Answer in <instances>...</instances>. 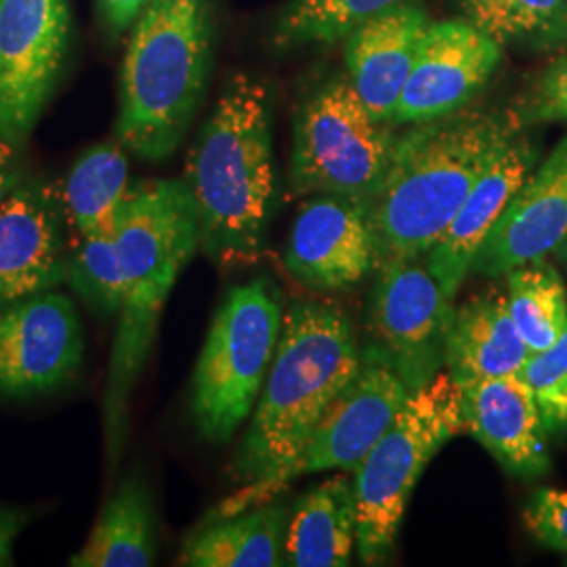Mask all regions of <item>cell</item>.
I'll use <instances>...</instances> for the list:
<instances>
[{
	"label": "cell",
	"instance_id": "cell-1",
	"mask_svg": "<svg viewBox=\"0 0 567 567\" xmlns=\"http://www.w3.org/2000/svg\"><path fill=\"white\" fill-rule=\"evenodd\" d=\"M198 248V210L187 183L154 179L131 187L114 231L81 240L70 257V286L95 311L118 318L103 400L112 463L121 458L128 402L150 358L164 305Z\"/></svg>",
	"mask_w": 567,
	"mask_h": 567
},
{
	"label": "cell",
	"instance_id": "cell-2",
	"mask_svg": "<svg viewBox=\"0 0 567 567\" xmlns=\"http://www.w3.org/2000/svg\"><path fill=\"white\" fill-rule=\"evenodd\" d=\"M362 351L343 309L297 301L282 332L250 426L234 458L243 489L213 519L259 507L295 480V468L328 404L360 370Z\"/></svg>",
	"mask_w": 567,
	"mask_h": 567
},
{
	"label": "cell",
	"instance_id": "cell-3",
	"mask_svg": "<svg viewBox=\"0 0 567 567\" xmlns=\"http://www.w3.org/2000/svg\"><path fill=\"white\" fill-rule=\"evenodd\" d=\"M200 248L224 271L259 264L276 206L271 102L264 82L236 74L189 152Z\"/></svg>",
	"mask_w": 567,
	"mask_h": 567
},
{
	"label": "cell",
	"instance_id": "cell-4",
	"mask_svg": "<svg viewBox=\"0 0 567 567\" xmlns=\"http://www.w3.org/2000/svg\"><path fill=\"white\" fill-rule=\"evenodd\" d=\"M519 118L461 110L419 122L395 142L385 179L370 203L374 271L426 255L465 203Z\"/></svg>",
	"mask_w": 567,
	"mask_h": 567
},
{
	"label": "cell",
	"instance_id": "cell-5",
	"mask_svg": "<svg viewBox=\"0 0 567 567\" xmlns=\"http://www.w3.org/2000/svg\"><path fill=\"white\" fill-rule=\"evenodd\" d=\"M208 0H147L126 44L118 142L161 163L177 152L206 93L210 72Z\"/></svg>",
	"mask_w": 567,
	"mask_h": 567
},
{
	"label": "cell",
	"instance_id": "cell-6",
	"mask_svg": "<svg viewBox=\"0 0 567 567\" xmlns=\"http://www.w3.org/2000/svg\"><path fill=\"white\" fill-rule=\"evenodd\" d=\"M463 431V393L450 374L440 372L410 393L385 435L353 471L358 557L364 566L391 561L421 475L431 458Z\"/></svg>",
	"mask_w": 567,
	"mask_h": 567
},
{
	"label": "cell",
	"instance_id": "cell-7",
	"mask_svg": "<svg viewBox=\"0 0 567 567\" xmlns=\"http://www.w3.org/2000/svg\"><path fill=\"white\" fill-rule=\"evenodd\" d=\"M282 318L267 278L234 286L225 297L192 383V414L206 442L224 446L252 416L278 349Z\"/></svg>",
	"mask_w": 567,
	"mask_h": 567
},
{
	"label": "cell",
	"instance_id": "cell-8",
	"mask_svg": "<svg viewBox=\"0 0 567 567\" xmlns=\"http://www.w3.org/2000/svg\"><path fill=\"white\" fill-rule=\"evenodd\" d=\"M395 137L365 110L349 79L328 82L295 122L292 185L301 196H343L370 206Z\"/></svg>",
	"mask_w": 567,
	"mask_h": 567
},
{
	"label": "cell",
	"instance_id": "cell-9",
	"mask_svg": "<svg viewBox=\"0 0 567 567\" xmlns=\"http://www.w3.org/2000/svg\"><path fill=\"white\" fill-rule=\"evenodd\" d=\"M68 0H0V137L30 140L70 44Z\"/></svg>",
	"mask_w": 567,
	"mask_h": 567
},
{
	"label": "cell",
	"instance_id": "cell-10",
	"mask_svg": "<svg viewBox=\"0 0 567 567\" xmlns=\"http://www.w3.org/2000/svg\"><path fill=\"white\" fill-rule=\"evenodd\" d=\"M370 299V332L408 391L433 381L446 365L454 305L419 259L385 265Z\"/></svg>",
	"mask_w": 567,
	"mask_h": 567
},
{
	"label": "cell",
	"instance_id": "cell-11",
	"mask_svg": "<svg viewBox=\"0 0 567 567\" xmlns=\"http://www.w3.org/2000/svg\"><path fill=\"white\" fill-rule=\"evenodd\" d=\"M84 332L58 290L0 309V398H32L68 383L82 364Z\"/></svg>",
	"mask_w": 567,
	"mask_h": 567
},
{
	"label": "cell",
	"instance_id": "cell-12",
	"mask_svg": "<svg viewBox=\"0 0 567 567\" xmlns=\"http://www.w3.org/2000/svg\"><path fill=\"white\" fill-rule=\"evenodd\" d=\"M410 391L377 344L362 351L355 377L328 404L313 429L295 480L320 471H355L385 435Z\"/></svg>",
	"mask_w": 567,
	"mask_h": 567
},
{
	"label": "cell",
	"instance_id": "cell-13",
	"mask_svg": "<svg viewBox=\"0 0 567 567\" xmlns=\"http://www.w3.org/2000/svg\"><path fill=\"white\" fill-rule=\"evenodd\" d=\"M498 61L501 44L473 23H429L391 122L419 124L465 110Z\"/></svg>",
	"mask_w": 567,
	"mask_h": 567
},
{
	"label": "cell",
	"instance_id": "cell-14",
	"mask_svg": "<svg viewBox=\"0 0 567 567\" xmlns=\"http://www.w3.org/2000/svg\"><path fill=\"white\" fill-rule=\"evenodd\" d=\"M53 187L21 182L0 208V309L68 282L70 252Z\"/></svg>",
	"mask_w": 567,
	"mask_h": 567
},
{
	"label": "cell",
	"instance_id": "cell-15",
	"mask_svg": "<svg viewBox=\"0 0 567 567\" xmlns=\"http://www.w3.org/2000/svg\"><path fill=\"white\" fill-rule=\"evenodd\" d=\"M284 264L316 290H347L374 271L370 206L343 196H316L295 219Z\"/></svg>",
	"mask_w": 567,
	"mask_h": 567
},
{
	"label": "cell",
	"instance_id": "cell-16",
	"mask_svg": "<svg viewBox=\"0 0 567 567\" xmlns=\"http://www.w3.org/2000/svg\"><path fill=\"white\" fill-rule=\"evenodd\" d=\"M534 163V143L526 135H513L471 187L446 231L426 252L429 271L452 301L471 274L473 261L489 231L532 175Z\"/></svg>",
	"mask_w": 567,
	"mask_h": 567
},
{
	"label": "cell",
	"instance_id": "cell-17",
	"mask_svg": "<svg viewBox=\"0 0 567 567\" xmlns=\"http://www.w3.org/2000/svg\"><path fill=\"white\" fill-rule=\"evenodd\" d=\"M567 229V135L527 177L480 248L471 271L498 278L517 265L545 259Z\"/></svg>",
	"mask_w": 567,
	"mask_h": 567
},
{
	"label": "cell",
	"instance_id": "cell-18",
	"mask_svg": "<svg viewBox=\"0 0 567 567\" xmlns=\"http://www.w3.org/2000/svg\"><path fill=\"white\" fill-rule=\"evenodd\" d=\"M458 386L466 433L486 447L498 465L524 480L548 473L547 429L522 372Z\"/></svg>",
	"mask_w": 567,
	"mask_h": 567
},
{
	"label": "cell",
	"instance_id": "cell-19",
	"mask_svg": "<svg viewBox=\"0 0 567 567\" xmlns=\"http://www.w3.org/2000/svg\"><path fill=\"white\" fill-rule=\"evenodd\" d=\"M426 28L429 20L421 7L402 4L365 21L347 37L344 60L349 82L372 118H393Z\"/></svg>",
	"mask_w": 567,
	"mask_h": 567
},
{
	"label": "cell",
	"instance_id": "cell-20",
	"mask_svg": "<svg viewBox=\"0 0 567 567\" xmlns=\"http://www.w3.org/2000/svg\"><path fill=\"white\" fill-rule=\"evenodd\" d=\"M529 355L508 311L507 295L498 288L466 299L458 309L454 307L446 368L458 385L519 374Z\"/></svg>",
	"mask_w": 567,
	"mask_h": 567
},
{
	"label": "cell",
	"instance_id": "cell-21",
	"mask_svg": "<svg viewBox=\"0 0 567 567\" xmlns=\"http://www.w3.org/2000/svg\"><path fill=\"white\" fill-rule=\"evenodd\" d=\"M358 548V508L353 482L328 477L303 494L288 513L284 566L344 567Z\"/></svg>",
	"mask_w": 567,
	"mask_h": 567
},
{
	"label": "cell",
	"instance_id": "cell-22",
	"mask_svg": "<svg viewBox=\"0 0 567 567\" xmlns=\"http://www.w3.org/2000/svg\"><path fill=\"white\" fill-rule=\"evenodd\" d=\"M288 511L278 505L246 508L200 527L182 550L189 567L284 566Z\"/></svg>",
	"mask_w": 567,
	"mask_h": 567
},
{
	"label": "cell",
	"instance_id": "cell-23",
	"mask_svg": "<svg viewBox=\"0 0 567 567\" xmlns=\"http://www.w3.org/2000/svg\"><path fill=\"white\" fill-rule=\"evenodd\" d=\"M156 511L140 475L122 480L72 567H147L156 559Z\"/></svg>",
	"mask_w": 567,
	"mask_h": 567
},
{
	"label": "cell",
	"instance_id": "cell-24",
	"mask_svg": "<svg viewBox=\"0 0 567 567\" xmlns=\"http://www.w3.org/2000/svg\"><path fill=\"white\" fill-rule=\"evenodd\" d=\"M128 192V161L121 142L95 145L74 164L63 210L79 243L114 231Z\"/></svg>",
	"mask_w": 567,
	"mask_h": 567
},
{
	"label": "cell",
	"instance_id": "cell-25",
	"mask_svg": "<svg viewBox=\"0 0 567 567\" xmlns=\"http://www.w3.org/2000/svg\"><path fill=\"white\" fill-rule=\"evenodd\" d=\"M507 301L513 322L532 355L548 349L566 330V284L547 257L508 271Z\"/></svg>",
	"mask_w": 567,
	"mask_h": 567
},
{
	"label": "cell",
	"instance_id": "cell-26",
	"mask_svg": "<svg viewBox=\"0 0 567 567\" xmlns=\"http://www.w3.org/2000/svg\"><path fill=\"white\" fill-rule=\"evenodd\" d=\"M416 0H295L286 7L278 25L280 47L303 42H337L386 11Z\"/></svg>",
	"mask_w": 567,
	"mask_h": 567
},
{
	"label": "cell",
	"instance_id": "cell-27",
	"mask_svg": "<svg viewBox=\"0 0 567 567\" xmlns=\"http://www.w3.org/2000/svg\"><path fill=\"white\" fill-rule=\"evenodd\" d=\"M567 0H458L466 21L498 44L545 34L566 16Z\"/></svg>",
	"mask_w": 567,
	"mask_h": 567
},
{
	"label": "cell",
	"instance_id": "cell-28",
	"mask_svg": "<svg viewBox=\"0 0 567 567\" xmlns=\"http://www.w3.org/2000/svg\"><path fill=\"white\" fill-rule=\"evenodd\" d=\"M522 377L534 391L548 435L567 431V326L545 351L529 355Z\"/></svg>",
	"mask_w": 567,
	"mask_h": 567
},
{
	"label": "cell",
	"instance_id": "cell-29",
	"mask_svg": "<svg viewBox=\"0 0 567 567\" xmlns=\"http://www.w3.org/2000/svg\"><path fill=\"white\" fill-rule=\"evenodd\" d=\"M524 522L540 545L567 553V489H536L524 508Z\"/></svg>",
	"mask_w": 567,
	"mask_h": 567
},
{
	"label": "cell",
	"instance_id": "cell-30",
	"mask_svg": "<svg viewBox=\"0 0 567 567\" xmlns=\"http://www.w3.org/2000/svg\"><path fill=\"white\" fill-rule=\"evenodd\" d=\"M519 121L567 122V58L548 68Z\"/></svg>",
	"mask_w": 567,
	"mask_h": 567
},
{
	"label": "cell",
	"instance_id": "cell-31",
	"mask_svg": "<svg viewBox=\"0 0 567 567\" xmlns=\"http://www.w3.org/2000/svg\"><path fill=\"white\" fill-rule=\"evenodd\" d=\"M147 0H97L103 21L112 34L126 32L143 11Z\"/></svg>",
	"mask_w": 567,
	"mask_h": 567
},
{
	"label": "cell",
	"instance_id": "cell-32",
	"mask_svg": "<svg viewBox=\"0 0 567 567\" xmlns=\"http://www.w3.org/2000/svg\"><path fill=\"white\" fill-rule=\"evenodd\" d=\"M21 171L18 145L0 137V208L11 198V194L20 187Z\"/></svg>",
	"mask_w": 567,
	"mask_h": 567
},
{
	"label": "cell",
	"instance_id": "cell-33",
	"mask_svg": "<svg viewBox=\"0 0 567 567\" xmlns=\"http://www.w3.org/2000/svg\"><path fill=\"white\" fill-rule=\"evenodd\" d=\"M28 517L20 511L0 508V567L13 564V545Z\"/></svg>",
	"mask_w": 567,
	"mask_h": 567
},
{
	"label": "cell",
	"instance_id": "cell-34",
	"mask_svg": "<svg viewBox=\"0 0 567 567\" xmlns=\"http://www.w3.org/2000/svg\"><path fill=\"white\" fill-rule=\"evenodd\" d=\"M553 252L567 265V229L566 234H564V238H561V243L557 244V248H555Z\"/></svg>",
	"mask_w": 567,
	"mask_h": 567
}]
</instances>
